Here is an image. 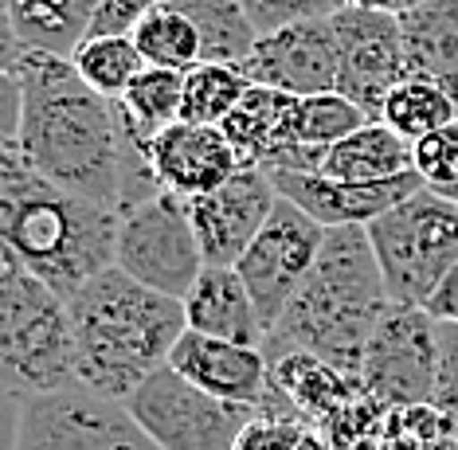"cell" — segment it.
<instances>
[{
  "label": "cell",
  "instance_id": "obj_33",
  "mask_svg": "<svg viewBox=\"0 0 458 450\" xmlns=\"http://www.w3.org/2000/svg\"><path fill=\"white\" fill-rule=\"evenodd\" d=\"M157 4H165V0H102L90 36H122V31H133V24L145 13H153Z\"/></svg>",
  "mask_w": 458,
  "mask_h": 450
},
{
  "label": "cell",
  "instance_id": "obj_35",
  "mask_svg": "<svg viewBox=\"0 0 458 450\" xmlns=\"http://www.w3.org/2000/svg\"><path fill=\"white\" fill-rule=\"evenodd\" d=\"M349 4H357V8H372V13L403 16V13H411V8H420V4H431V0H349Z\"/></svg>",
  "mask_w": 458,
  "mask_h": 450
},
{
  "label": "cell",
  "instance_id": "obj_4",
  "mask_svg": "<svg viewBox=\"0 0 458 450\" xmlns=\"http://www.w3.org/2000/svg\"><path fill=\"white\" fill-rule=\"evenodd\" d=\"M122 216L90 204L28 169L24 157L4 145L0 157V232L4 247L44 278L55 294L71 298L95 275L114 267Z\"/></svg>",
  "mask_w": 458,
  "mask_h": 450
},
{
  "label": "cell",
  "instance_id": "obj_29",
  "mask_svg": "<svg viewBox=\"0 0 458 450\" xmlns=\"http://www.w3.org/2000/svg\"><path fill=\"white\" fill-rule=\"evenodd\" d=\"M415 173L439 196H451L458 188V118L435 130L431 138L415 141Z\"/></svg>",
  "mask_w": 458,
  "mask_h": 450
},
{
  "label": "cell",
  "instance_id": "obj_11",
  "mask_svg": "<svg viewBox=\"0 0 458 450\" xmlns=\"http://www.w3.org/2000/svg\"><path fill=\"white\" fill-rule=\"evenodd\" d=\"M326 232L329 227H321L314 216H306L294 200L278 196L267 227L255 235L247 255L235 263L247 290H251V301L259 318H263L267 333L275 329V321L283 318L290 298L298 294V286L314 270L321 247H326Z\"/></svg>",
  "mask_w": 458,
  "mask_h": 450
},
{
  "label": "cell",
  "instance_id": "obj_6",
  "mask_svg": "<svg viewBox=\"0 0 458 450\" xmlns=\"http://www.w3.org/2000/svg\"><path fill=\"white\" fill-rule=\"evenodd\" d=\"M392 306L423 310L446 270L458 267V204L420 188L369 224Z\"/></svg>",
  "mask_w": 458,
  "mask_h": 450
},
{
  "label": "cell",
  "instance_id": "obj_7",
  "mask_svg": "<svg viewBox=\"0 0 458 450\" xmlns=\"http://www.w3.org/2000/svg\"><path fill=\"white\" fill-rule=\"evenodd\" d=\"M8 450H165L130 403L82 384L59 392L8 395Z\"/></svg>",
  "mask_w": 458,
  "mask_h": 450
},
{
  "label": "cell",
  "instance_id": "obj_3",
  "mask_svg": "<svg viewBox=\"0 0 458 450\" xmlns=\"http://www.w3.org/2000/svg\"><path fill=\"white\" fill-rule=\"evenodd\" d=\"M75 333V384L126 403L189 329L184 301L110 267L67 298Z\"/></svg>",
  "mask_w": 458,
  "mask_h": 450
},
{
  "label": "cell",
  "instance_id": "obj_32",
  "mask_svg": "<svg viewBox=\"0 0 458 450\" xmlns=\"http://www.w3.org/2000/svg\"><path fill=\"white\" fill-rule=\"evenodd\" d=\"M431 403L446 420L458 446V326H439V380Z\"/></svg>",
  "mask_w": 458,
  "mask_h": 450
},
{
  "label": "cell",
  "instance_id": "obj_16",
  "mask_svg": "<svg viewBox=\"0 0 458 450\" xmlns=\"http://www.w3.org/2000/svg\"><path fill=\"white\" fill-rule=\"evenodd\" d=\"M270 181H275L278 196L294 200L321 227H369L372 219H380L423 188L420 173H403L380 184H345L321 173H270Z\"/></svg>",
  "mask_w": 458,
  "mask_h": 450
},
{
  "label": "cell",
  "instance_id": "obj_19",
  "mask_svg": "<svg viewBox=\"0 0 458 450\" xmlns=\"http://www.w3.org/2000/svg\"><path fill=\"white\" fill-rule=\"evenodd\" d=\"M403 67L458 102V0H431L400 16Z\"/></svg>",
  "mask_w": 458,
  "mask_h": 450
},
{
  "label": "cell",
  "instance_id": "obj_15",
  "mask_svg": "<svg viewBox=\"0 0 458 450\" xmlns=\"http://www.w3.org/2000/svg\"><path fill=\"white\" fill-rule=\"evenodd\" d=\"M278 204V188L267 169L247 165L232 181L220 184L216 192L189 200V216L200 239L208 267H235L255 243V235L267 227L270 212Z\"/></svg>",
  "mask_w": 458,
  "mask_h": 450
},
{
  "label": "cell",
  "instance_id": "obj_20",
  "mask_svg": "<svg viewBox=\"0 0 458 450\" xmlns=\"http://www.w3.org/2000/svg\"><path fill=\"white\" fill-rule=\"evenodd\" d=\"M321 176L345 184H380L395 181L403 173H415V145L384 122H369L357 133H349L341 145H333L321 161Z\"/></svg>",
  "mask_w": 458,
  "mask_h": 450
},
{
  "label": "cell",
  "instance_id": "obj_23",
  "mask_svg": "<svg viewBox=\"0 0 458 450\" xmlns=\"http://www.w3.org/2000/svg\"><path fill=\"white\" fill-rule=\"evenodd\" d=\"M173 13L189 16L200 36V63L239 67L259 44V31L243 0H165Z\"/></svg>",
  "mask_w": 458,
  "mask_h": 450
},
{
  "label": "cell",
  "instance_id": "obj_25",
  "mask_svg": "<svg viewBox=\"0 0 458 450\" xmlns=\"http://www.w3.org/2000/svg\"><path fill=\"white\" fill-rule=\"evenodd\" d=\"M138 138L149 145L161 130L181 122L184 110V71H165V67H145L138 79L130 82V90L122 94Z\"/></svg>",
  "mask_w": 458,
  "mask_h": 450
},
{
  "label": "cell",
  "instance_id": "obj_21",
  "mask_svg": "<svg viewBox=\"0 0 458 450\" xmlns=\"http://www.w3.org/2000/svg\"><path fill=\"white\" fill-rule=\"evenodd\" d=\"M102 0H4V20L20 47L71 59L95 28Z\"/></svg>",
  "mask_w": 458,
  "mask_h": 450
},
{
  "label": "cell",
  "instance_id": "obj_24",
  "mask_svg": "<svg viewBox=\"0 0 458 450\" xmlns=\"http://www.w3.org/2000/svg\"><path fill=\"white\" fill-rule=\"evenodd\" d=\"M454 118H458V102L451 94L427 79L408 75L403 82H395V90L388 94L377 122L392 125L400 138H408L415 145V141L431 138L435 130H443V125H451Z\"/></svg>",
  "mask_w": 458,
  "mask_h": 450
},
{
  "label": "cell",
  "instance_id": "obj_2",
  "mask_svg": "<svg viewBox=\"0 0 458 450\" xmlns=\"http://www.w3.org/2000/svg\"><path fill=\"white\" fill-rule=\"evenodd\" d=\"M392 306L369 227H329L314 270L267 333V361L310 352L345 380H360V361L372 329ZM360 388V384H357Z\"/></svg>",
  "mask_w": 458,
  "mask_h": 450
},
{
  "label": "cell",
  "instance_id": "obj_28",
  "mask_svg": "<svg viewBox=\"0 0 458 450\" xmlns=\"http://www.w3.org/2000/svg\"><path fill=\"white\" fill-rule=\"evenodd\" d=\"M247 75L227 63H196L192 71H184V110L181 122L192 125H224V118L239 106V98L247 94Z\"/></svg>",
  "mask_w": 458,
  "mask_h": 450
},
{
  "label": "cell",
  "instance_id": "obj_1",
  "mask_svg": "<svg viewBox=\"0 0 458 450\" xmlns=\"http://www.w3.org/2000/svg\"><path fill=\"white\" fill-rule=\"evenodd\" d=\"M4 71L20 87V130L4 141L44 181L114 208L118 216L165 192L122 98L82 82L75 63L36 47H16Z\"/></svg>",
  "mask_w": 458,
  "mask_h": 450
},
{
  "label": "cell",
  "instance_id": "obj_27",
  "mask_svg": "<svg viewBox=\"0 0 458 450\" xmlns=\"http://www.w3.org/2000/svg\"><path fill=\"white\" fill-rule=\"evenodd\" d=\"M133 44L145 55L149 67L165 71H192L200 63V36H196L192 20L173 13L169 4H157L133 24Z\"/></svg>",
  "mask_w": 458,
  "mask_h": 450
},
{
  "label": "cell",
  "instance_id": "obj_22",
  "mask_svg": "<svg viewBox=\"0 0 458 450\" xmlns=\"http://www.w3.org/2000/svg\"><path fill=\"white\" fill-rule=\"evenodd\" d=\"M294 106H298L294 94L251 82L247 94L239 98V106L224 118L220 130H224V138L232 141V149L239 153V161L243 165H263L267 157L286 141Z\"/></svg>",
  "mask_w": 458,
  "mask_h": 450
},
{
  "label": "cell",
  "instance_id": "obj_9",
  "mask_svg": "<svg viewBox=\"0 0 458 450\" xmlns=\"http://www.w3.org/2000/svg\"><path fill=\"white\" fill-rule=\"evenodd\" d=\"M114 267L138 278L141 286L157 290V294L181 301L189 298V290L208 267L189 216V200L173 192H157L153 200L122 216Z\"/></svg>",
  "mask_w": 458,
  "mask_h": 450
},
{
  "label": "cell",
  "instance_id": "obj_34",
  "mask_svg": "<svg viewBox=\"0 0 458 450\" xmlns=\"http://www.w3.org/2000/svg\"><path fill=\"white\" fill-rule=\"evenodd\" d=\"M427 313H431L439 326H458V267L446 270V278L435 286V294L427 298Z\"/></svg>",
  "mask_w": 458,
  "mask_h": 450
},
{
  "label": "cell",
  "instance_id": "obj_18",
  "mask_svg": "<svg viewBox=\"0 0 458 450\" xmlns=\"http://www.w3.org/2000/svg\"><path fill=\"white\" fill-rule=\"evenodd\" d=\"M184 318H189V329L220 341L255 344V349H263L267 341L251 290L235 267H204V275L184 298Z\"/></svg>",
  "mask_w": 458,
  "mask_h": 450
},
{
  "label": "cell",
  "instance_id": "obj_10",
  "mask_svg": "<svg viewBox=\"0 0 458 450\" xmlns=\"http://www.w3.org/2000/svg\"><path fill=\"white\" fill-rule=\"evenodd\" d=\"M439 380V321L415 306H388L360 361V395L420 407L435 400Z\"/></svg>",
  "mask_w": 458,
  "mask_h": 450
},
{
  "label": "cell",
  "instance_id": "obj_13",
  "mask_svg": "<svg viewBox=\"0 0 458 450\" xmlns=\"http://www.w3.org/2000/svg\"><path fill=\"white\" fill-rule=\"evenodd\" d=\"M169 369H176L189 384L208 395H220L227 403L263 407L267 420H294L286 400H278V388L270 384V361L255 344H235L208 337V333L184 329L176 341Z\"/></svg>",
  "mask_w": 458,
  "mask_h": 450
},
{
  "label": "cell",
  "instance_id": "obj_12",
  "mask_svg": "<svg viewBox=\"0 0 458 450\" xmlns=\"http://www.w3.org/2000/svg\"><path fill=\"white\" fill-rule=\"evenodd\" d=\"M333 31H337V47H341L337 90L377 122L388 94L395 90V82L408 79L400 16L345 4L333 16Z\"/></svg>",
  "mask_w": 458,
  "mask_h": 450
},
{
  "label": "cell",
  "instance_id": "obj_8",
  "mask_svg": "<svg viewBox=\"0 0 458 450\" xmlns=\"http://www.w3.org/2000/svg\"><path fill=\"white\" fill-rule=\"evenodd\" d=\"M126 403L165 450H239L247 427L267 420L263 407L208 395L169 364L153 372Z\"/></svg>",
  "mask_w": 458,
  "mask_h": 450
},
{
  "label": "cell",
  "instance_id": "obj_26",
  "mask_svg": "<svg viewBox=\"0 0 458 450\" xmlns=\"http://www.w3.org/2000/svg\"><path fill=\"white\" fill-rule=\"evenodd\" d=\"M71 63H75L82 82H90L106 98H122L130 90V82L149 67L130 31H122V36H87L71 55Z\"/></svg>",
  "mask_w": 458,
  "mask_h": 450
},
{
  "label": "cell",
  "instance_id": "obj_17",
  "mask_svg": "<svg viewBox=\"0 0 458 450\" xmlns=\"http://www.w3.org/2000/svg\"><path fill=\"white\" fill-rule=\"evenodd\" d=\"M149 161L165 192L181 196V200H196V196L216 192L227 184L239 169H247L224 138L220 125H192L176 122L161 130L149 141Z\"/></svg>",
  "mask_w": 458,
  "mask_h": 450
},
{
  "label": "cell",
  "instance_id": "obj_5",
  "mask_svg": "<svg viewBox=\"0 0 458 450\" xmlns=\"http://www.w3.org/2000/svg\"><path fill=\"white\" fill-rule=\"evenodd\" d=\"M0 369L4 395L59 392L75 384L67 298L36 278L8 247L0 259Z\"/></svg>",
  "mask_w": 458,
  "mask_h": 450
},
{
  "label": "cell",
  "instance_id": "obj_14",
  "mask_svg": "<svg viewBox=\"0 0 458 450\" xmlns=\"http://www.w3.org/2000/svg\"><path fill=\"white\" fill-rule=\"evenodd\" d=\"M239 71L247 75V82L286 90L294 98L337 90L341 47L337 31H333V16L301 20V24H286L270 36H259L255 51L239 63Z\"/></svg>",
  "mask_w": 458,
  "mask_h": 450
},
{
  "label": "cell",
  "instance_id": "obj_30",
  "mask_svg": "<svg viewBox=\"0 0 458 450\" xmlns=\"http://www.w3.org/2000/svg\"><path fill=\"white\" fill-rule=\"evenodd\" d=\"M247 16L259 36L286 28V24H301V20H329L337 16L349 0H243Z\"/></svg>",
  "mask_w": 458,
  "mask_h": 450
},
{
  "label": "cell",
  "instance_id": "obj_31",
  "mask_svg": "<svg viewBox=\"0 0 458 450\" xmlns=\"http://www.w3.org/2000/svg\"><path fill=\"white\" fill-rule=\"evenodd\" d=\"M239 450H326L298 420H255L239 438Z\"/></svg>",
  "mask_w": 458,
  "mask_h": 450
}]
</instances>
